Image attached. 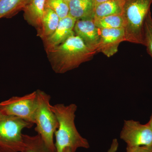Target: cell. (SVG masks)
<instances>
[{"label": "cell", "mask_w": 152, "mask_h": 152, "mask_svg": "<svg viewBox=\"0 0 152 152\" xmlns=\"http://www.w3.org/2000/svg\"><path fill=\"white\" fill-rule=\"evenodd\" d=\"M67 3H68L69 4V2L71 0H64Z\"/></svg>", "instance_id": "26"}, {"label": "cell", "mask_w": 152, "mask_h": 152, "mask_svg": "<svg viewBox=\"0 0 152 152\" xmlns=\"http://www.w3.org/2000/svg\"><path fill=\"white\" fill-rule=\"evenodd\" d=\"M0 152H13L10 151H8L5 149L3 148L0 147Z\"/></svg>", "instance_id": "24"}, {"label": "cell", "mask_w": 152, "mask_h": 152, "mask_svg": "<svg viewBox=\"0 0 152 152\" xmlns=\"http://www.w3.org/2000/svg\"><path fill=\"white\" fill-rule=\"evenodd\" d=\"M124 3L125 0H108L101 3L94 8V18L122 15Z\"/></svg>", "instance_id": "14"}, {"label": "cell", "mask_w": 152, "mask_h": 152, "mask_svg": "<svg viewBox=\"0 0 152 152\" xmlns=\"http://www.w3.org/2000/svg\"><path fill=\"white\" fill-rule=\"evenodd\" d=\"M37 107V91L22 96L12 97L0 103V108L6 113L34 124Z\"/></svg>", "instance_id": "6"}, {"label": "cell", "mask_w": 152, "mask_h": 152, "mask_svg": "<svg viewBox=\"0 0 152 152\" xmlns=\"http://www.w3.org/2000/svg\"><path fill=\"white\" fill-rule=\"evenodd\" d=\"M99 30L100 39L97 53H102L109 58L113 56L118 51L120 44L126 41L124 28Z\"/></svg>", "instance_id": "8"}, {"label": "cell", "mask_w": 152, "mask_h": 152, "mask_svg": "<svg viewBox=\"0 0 152 152\" xmlns=\"http://www.w3.org/2000/svg\"><path fill=\"white\" fill-rule=\"evenodd\" d=\"M107 1H108V0H92L94 8L96 6L99 4H101V3Z\"/></svg>", "instance_id": "22"}, {"label": "cell", "mask_w": 152, "mask_h": 152, "mask_svg": "<svg viewBox=\"0 0 152 152\" xmlns=\"http://www.w3.org/2000/svg\"><path fill=\"white\" fill-rule=\"evenodd\" d=\"M76 19L69 15L60 19L58 26L52 34L43 40L46 50L56 47L75 35L74 27Z\"/></svg>", "instance_id": "10"}, {"label": "cell", "mask_w": 152, "mask_h": 152, "mask_svg": "<svg viewBox=\"0 0 152 152\" xmlns=\"http://www.w3.org/2000/svg\"><path fill=\"white\" fill-rule=\"evenodd\" d=\"M69 15L76 20L94 19L92 0H71Z\"/></svg>", "instance_id": "12"}, {"label": "cell", "mask_w": 152, "mask_h": 152, "mask_svg": "<svg viewBox=\"0 0 152 152\" xmlns=\"http://www.w3.org/2000/svg\"><path fill=\"white\" fill-rule=\"evenodd\" d=\"M46 6L55 12L60 19L69 15V4L64 0H46Z\"/></svg>", "instance_id": "18"}, {"label": "cell", "mask_w": 152, "mask_h": 152, "mask_svg": "<svg viewBox=\"0 0 152 152\" xmlns=\"http://www.w3.org/2000/svg\"><path fill=\"white\" fill-rule=\"evenodd\" d=\"M74 32L89 48L97 53L99 30L95 25L94 19L77 20Z\"/></svg>", "instance_id": "9"}, {"label": "cell", "mask_w": 152, "mask_h": 152, "mask_svg": "<svg viewBox=\"0 0 152 152\" xmlns=\"http://www.w3.org/2000/svg\"><path fill=\"white\" fill-rule=\"evenodd\" d=\"M24 145L22 152H55L50 149L40 136L23 134Z\"/></svg>", "instance_id": "16"}, {"label": "cell", "mask_w": 152, "mask_h": 152, "mask_svg": "<svg viewBox=\"0 0 152 152\" xmlns=\"http://www.w3.org/2000/svg\"><path fill=\"white\" fill-rule=\"evenodd\" d=\"M46 2V0H31L23 10L25 20L35 28L37 32L41 28Z\"/></svg>", "instance_id": "11"}, {"label": "cell", "mask_w": 152, "mask_h": 152, "mask_svg": "<svg viewBox=\"0 0 152 152\" xmlns=\"http://www.w3.org/2000/svg\"><path fill=\"white\" fill-rule=\"evenodd\" d=\"M152 0H125L122 17L126 41L143 45L145 20Z\"/></svg>", "instance_id": "3"}, {"label": "cell", "mask_w": 152, "mask_h": 152, "mask_svg": "<svg viewBox=\"0 0 152 152\" xmlns=\"http://www.w3.org/2000/svg\"><path fill=\"white\" fill-rule=\"evenodd\" d=\"M60 19L55 12L46 6L40 29L37 32L38 36L45 39L55 31L58 26Z\"/></svg>", "instance_id": "13"}, {"label": "cell", "mask_w": 152, "mask_h": 152, "mask_svg": "<svg viewBox=\"0 0 152 152\" xmlns=\"http://www.w3.org/2000/svg\"><path fill=\"white\" fill-rule=\"evenodd\" d=\"M33 125L0 108V147L13 152H22L24 145L22 131L25 128L31 129Z\"/></svg>", "instance_id": "5"}, {"label": "cell", "mask_w": 152, "mask_h": 152, "mask_svg": "<svg viewBox=\"0 0 152 152\" xmlns=\"http://www.w3.org/2000/svg\"><path fill=\"white\" fill-rule=\"evenodd\" d=\"M144 31V45L146 47L148 53L152 58V18L150 12L145 20Z\"/></svg>", "instance_id": "19"}, {"label": "cell", "mask_w": 152, "mask_h": 152, "mask_svg": "<svg viewBox=\"0 0 152 152\" xmlns=\"http://www.w3.org/2000/svg\"><path fill=\"white\" fill-rule=\"evenodd\" d=\"M77 108V106L74 104L67 106L63 104L51 106L59 124L58 128L55 133L56 152H63L67 148L75 152L78 148H89L88 140L80 134L75 125Z\"/></svg>", "instance_id": "2"}, {"label": "cell", "mask_w": 152, "mask_h": 152, "mask_svg": "<svg viewBox=\"0 0 152 152\" xmlns=\"http://www.w3.org/2000/svg\"><path fill=\"white\" fill-rule=\"evenodd\" d=\"M126 152H152V147H127Z\"/></svg>", "instance_id": "20"}, {"label": "cell", "mask_w": 152, "mask_h": 152, "mask_svg": "<svg viewBox=\"0 0 152 152\" xmlns=\"http://www.w3.org/2000/svg\"><path fill=\"white\" fill-rule=\"evenodd\" d=\"M120 137L127 147H152V130L147 124H142L134 120L125 121Z\"/></svg>", "instance_id": "7"}, {"label": "cell", "mask_w": 152, "mask_h": 152, "mask_svg": "<svg viewBox=\"0 0 152 152\" xmlns=\"http://www.w3.org/2000/svg\"><path fill=\"white\" fill-rule=\"evenodd\" d=\"M63 152H72L71 151L70 149L68 148H66L64 150V151H63Z\"/></svg>", "instance_id": "25"}, {"label": "cell", "mask_w": 152, "mask_h": 152, "mask_svg": "<svg viewBox=\"0 0 152 152\" xmlns=\"http://www.w3.org/2000/svg\"><path fill=\"white\" fill-rule=\"evenodd\" d=\"M37 107L34 116L35 130L50 149L56 152L54 135L59 124L54 113L51 109V96L40 90L36 91Z\"/></svg>", "instance_id": "4"}, {"label": "cell", "mask_w": 152, "mask_h": 152, "mask_svg": "<svg viewBox=\"0 0 152 152\" xmlns=\"http://www.w3.org/2000/svg\"><path fill=\"white\" fill-rule=\"evenodd\" d=\"M119 143L116 139H114L107 152H116L118 148Z\"/></svg>", "instance_id": "21"}, {"label": "cell", "mask_w": 152, "mask_h": 152, "mask_svg": "<svg viewBox=\"0 0 152 152\" xmlns=\"http://www.w3.org/2000/svg\"><path fill=\"white\" fill-rule=\"evenodd\" d=\"M94 21L99 29L120 28L124 26V19L122 15H120L94 18Z\"/></svg>", "instance_id": "17"}, {"label": "cell", "mask_w": 152, "mask_h": 152, "mask_svg": "<svg viewBox=\"0 0 152 152\" xmlns=\"http://www.w3.org/2000/svg\"><path fill=\"white\" fill-rule=\"evenodd\" d=\"M31 0H0V19L10 18L23 10Z\"/></svg>", "instance_id": "15"}, {"label": "cell", "mask_w": 152, "mask_h": 152, "mask_svg": "<svg viewBox=\"0 0 152 152\" xmlns=\"http://www.w3.org/2000/svg\"><path fill=\"white\" fill-rule=\"evenodd\" d=\"M46 52L53 70L58 74L65 73L78 67L91 60L96 53L89 48L75 34Z\"/></svg>", "instance_id": "1"}, {"label": "cell", "mask_w": 152, "mask_h": 152, "mask_svg": "<svg viewBox=\"0 0 152 152\" xmlns=\"http://www.w3.org/2000/svg\"><path fill=\"white\" fill-rule=\"evenodd\" d=\"M147 124L149 126L150 128H151L152 130V114L151 115V117H150V119L149 121L147 123Z\"/></svg>", "instance_id": "23"}]
</instances>
